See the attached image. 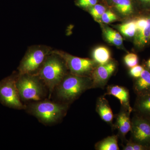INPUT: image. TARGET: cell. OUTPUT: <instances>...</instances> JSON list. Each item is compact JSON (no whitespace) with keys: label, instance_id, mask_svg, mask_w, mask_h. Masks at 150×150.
<instances>
[{"label":"cell","instance_id":"6da1fadb","mask_svg":"<svg viewBox=\"0 0 150 150\" xmlns=\"http://www.w3.org/2000/svg\"><path fill=\"white\" fill-rule=\"evenodd\" d=\"M90 77L77 76L69 72L54 89L59 102L69 105L86 91L93 88Z\"/></svg>","mask_w":150,"mask_h":150},{"label":"cell","instance_id":"7a4b0ae2","mask_svg":"<svg viewBox=\"0 0 150 150\" xmlns=\"http://www.w3.org/2000/svg\"><path fill=\"white\" fill-rule=\"evenodd\" d=\"M68 71L64 61L59 55L51 53L34 74L39 77L48 88L50 98L56 86L69 73Z\"/></svg>","mask_w":150,"mask_h":150},{"label":"cell","instance_id":"3957f363","mask_svg":"<svg viewBox=\"0 0 150 150\" xmlns=\"http://www.w3.org/2000/svg\"><path fill=\"white\" fill-rule=\"evenodd\" d=\"M69 105L61 102L41 100L30 103L25 110L46 125L60 122L67 114Z\"/></svg>","mask_w":150,"mask_h":150},{"label":"cell","instance_id":"277c9868","mask_svg":"<svg viewBox=\"0 0 150 150\" xmlns=\"http://www.w3.org/2000/svg\"><path fill=\"white\" fill-rule=\"evenodd\" d=\"M16 85L22 100L39 101L46 96L47 88L37 75L18 74Z\"/></svg>","mask_w":150,"mask_h":150},{"label":"cell","instance_id":"5b68a950","mask_svg":"<svg viewBox=\"0 0 150 150\" xmlns=\"http://www.w3.org/2000/svg\"><path fill=\"white\" fill-rule=\"evenodd\" d=\"M18 74H13L0 81V102L4 106L17 110H25L17 88Z\"/></svg>","mask_w":150,"mask_h":150},{"label":"cell","instance_id":"8992f818","mask_svg":"<svg viewBox=\"0 0 150 150\" xmlns=\"http://www.w3.org/2000/svg\"><path fill=\"white\" fill-rule=\"evenodd\" d=\"M51 52L50 48L43 46L30 48L19 66V74H36Z\"/></svg>","mask_w":150,"mask_h":150},{"label":"cell","instance_id":"52a82bcc","mask_svg":"<svg viewBox=\"0 0 150 150\" xmlns=\"http://www.w3.org/2000/svg\"><path fill=\"white\" fill-rule=\"evenodd\" d=\"M64 61L69 72L82 76L90 77L98 64L92 59L76 57L61 51H51Z\"/></svg>","mask_w":150,"mask_h":150},{"label":"cell","instance_id":"ba28073f","mask_svg":"<svg viewBox=\"0 0 150 150\" xmlns=\"http://www.w3.org/2000/svg\"><path fill=\"white\" fill-rule=\"evenodd\" d=\"M131 119V141L150 148V119L134 113Z\"/></svg>","mask_w":150,"mask_h":150},{"label":"cell","instance_id":"9c48e42d","mask_svg":"<svg viewBox=\"0 0 150 150\" xmlns=\"http://www.w3.org/2000/svg\"><path fill=\"white\" fill-rule=\"evenodd\" d=\"M102 3L117 15L120 21H126L141 14L134 0H105Z\"/></svg>","mask_w":150,"mask_h":150},{"label":"cell","instance_id":"30bf717a","mask_svg":"<svg viewBox=\"0 0 150 150\" xmlns=\"http://www.w3.org/2000/svg\"><path fill=\"white\" fill-rule=\"evenodd\" d=\"M136 31L133 43L135 49L142 51L150 45V12L135 18Z\"/></svg>","mask_w":150,"mask_h":150},{"label":"cell","instance_id":"8fae6325","mask_svg":"<svg viewBox=\"0 0 150 150\" xmlns=\"http://www.w3.org/2000/svg\"><path fill=\"white\" fill-rule=\"evenodd\" d=\"M117 62L112 59L104 65H98L93 71L90 77L93 88L104 89L108 81L117 70Z\"/></svg>","mask_w":150,"mask_h":150},{"label":"cell","instance_id":"7c38bea8","mask_svg":"<svg viewBox=\"0 0 150 150\" xmlns=\"http://www.w3.org/2000/svg\"><path fill=\"white\" fill-rule=\"evenodd\" d=\"M131 112L121 106V109L116 115V121L113 124V129H116L118 131V137L123 141H127L126 139V134L131 131V119L130 118Z\"/></svg>","mask_w":150,"mask_h":150},{"label":"cell","instance_id":"4fadbf2b","mask_svg":"<svg viewBox=\"0 0 150 150\" xmlns=\"http://www.w3.org/2000/svg\"><path fill=\"white\" fill-rule=\"evenodd\" d=\"M106 95L115 97L120 101L121 106L129 112L133 111V108L130 104L129 91L125 87L114 85L108 86L106 89V92L104 95V96Z\"/></svg>","mask_w":150,"mask_h":150},{"label":"cell","instance_id":"5bb4252c","mask_svg":"<svg viewBox=\"0 0 150 150\" xmlns=\"http://www.w3.org/2000/svg\"><path fill=\"white\" fill-rule=\"evenodd\" d=\"M133 90L137 96L150 95V71L145 68L141 76L134 79Z\"/></svg>","mask_w":150,"mask_h":150},{"label":"cell","instance_id":"9a60e30c","mask_svg":"<svg viewBox=\"0 0 150 150\" xmlns=\"http://www.w3.org/2000/svg\"><path fill=\"white\" fill-rule=\"evenodd\" d=\"M96 109L101 119L112 128L114 115L108 101L104 95L99 97L97 99Z\"/></svg>","mask_w":150,"mask_h":150},{"label":"cell","instance_id":"2e32d148","mask_svg":"<svg viewBox=\"0 0 150 150\" xmlns=\"http://www.w3.org/2000/svg\"><path fill=\"white\" fill-rule=\"evenodd\" d=\"M104 40L109 44L118 48H123V38L120 33L106 24L100 23Z\"/></svg>","mask_w":150,"mask_h":150},{"label":"cell","instance_id":"e0dca14e","mask_svg":"<svg viewBox=\"0 0 150 150\" xmlns=\"http://www.w3.org/2000/svg\"><path fill=\"white\" fill-rule=\"evenodd\" d=\"M133 111L134 113L150 119V95L137 96Z\"/></svg>","mask_w":150,"mask_h":150},{"label":"cell","instance_id":"ac0fdd59","mask_svg":"<svg viewBox=\"0 0 150 150\" xmlns=\"http://www.w3.org/2000/svg\"><path fill=\"white\" fill-rule=\"evenodd\" d=\"M112 26L119 31L123 37L133 41L136 31L135 18L123 21L121 24L112 25Z\"/></svg>","mask_w":150,"mask_h":150},{"label":"cell","instance_id":"d6986e66","mask_svg":"<svg viewBox=\"0 0 150 150\" xmlns=\"http://www.w3.org/2000/svg\"><path fill=\"white\" fill-rule=\"evenodd\" d=\"M92 57L98 65L105 64L112 59L110 50L104 46H98L94 48Z\"/></svg>","mask_w":150,"mask_h":150},{"label":"cell","instance_id":"ffe728a7","mask_svg":"<svg viewBox=\"0 0 150 150\" xmlns=\"http://www.w3.org/2000/svg\"><path fill=\"white\" fill-rule=\"evenodd\" d=\"M118 139V135L109 136L96 143L95 149L97 150H119Z\"/></svg>","mask_w":150,"mask_h":150},{"label":"cell","instance_id":"44dd1931","mask_svg":"<svg viewBox=\"0 0 150 150\" xmlns=\"http://www.w3.org/2000/svg\"><path fill=\"white\" fill-rule=\"evenodd\" d=\"M108 8L107 6L102 3L97 4L87 10L89 13L91 15L94 20L98 22L102 15Z\"/></svg>","mask_w":150,"mask_h":150},{"label":"cell","instance_id":"7402d4cb","mask_svg":"<svg viewBox=\"0 0 150 150\" xmlns=\"http://www.w3.org/2000/svg\"><path fill=\"white\" fill-rule=\"evenodd\" d=\"M116 21H120L118 17L112 11L108 8L102 15L98 22L107 24Z\"/></svg>","mask_w":150,"mask_h":150},{"label":"cell","instance_id":"603a6c76","mask_svg":"<svg viewBox=\"0 0 150 150\" xmlns=\"http://www.w3.org/2000/svg\"><path fill=\"white\" fill-rule=\"evenodd\" d=\"M123 60L126 67L130 69L139 64V57L135 53H128L124 56Z\"/></svg>","mask_w":150,"mask_h":150},{"label":"cell","instance_id":"cb8c5ba5","mask_svg":"<svg viewBox=\"0 0 150 150\" xmlns=\"http://www.w3.org/2000/svg\"><path fill=\"white\" fill-rule=\"evenodd\" d=\"M134 1L141 14L150 12V0H134Z\"/></svg>","mask_w":150,"mask_h":150},{"label":"cell","instance_id":"d4e9b609","mask_svg":"<svg viewBox=\"0 0 150 150\" xmlns=\"http://www.w3.org/2000/svg\"><path fill=\"white\" fill-rule=\"evenodd\" d=\"M124 150H150V148L138 143L131 141H127L126 145L123 147Z\"/></svg>","mask_w":150,"mask_h":150},{"label":"cell","instance_id":"484cf974","mask_svg":"<svg viewBox=\"0 0 150 150\" xmlns=\"http://www.w3.org/2000/svg\"><path fill=\"white\" fill-rule=\"evenodd\" d=\"M99 2V0H76L75 4L79 7L87 10Z\"/></svg>","mask_w":150,"mask_h":150},{"label":"cell","instance_id":"4316f807","mask_svg":"<svg viewBox=\"0 0 150 150\" xmlns=\"http://www.w3.org/2000/svg\"><path fill=\"white\" fill-rule=\"evenodd\" d=\"M144 65H137L135 67L130 68L129 70V74L134 79H138L141 76L143 71L144 70Z\"/></svg>","mask_w":150,"mask_h":150},{"label":"cell","instance_id":"83f0119b","mask_svg":"<svg viewBox=\"0 0 150 150\" xmlns=\"http://www.w3.org/2000/svg\"><path fill=\"white\" fill-rule=\"evenodd\" d=\"M144 66L146 69L150 71V58L146 62Z\"/></svg>","mask_w":150,"mask_h":150},{"label":"cell","instance_id":"f1b7e54d","mask_svg":"<svg viewBox=\"0 0 150 150\" xmlns=\"http://www.w3.org/2000/svg\"><path fill=\"white\" fill-rule=\"evenodd\" d=\"M99 1L100 3H103V1H104L105 0H99Z\"/></svg>","mask_w":150,"mask_h":150}]
</instances>
